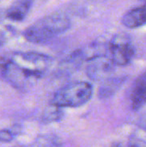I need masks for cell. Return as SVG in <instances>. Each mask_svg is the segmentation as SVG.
Returning <instances> with one entry per match:
<instances>
[{
    "label": "cell",
    "instance_id": "11",
    "mask_svg": "<svg viewBox=\"0 0 146 147\" xmlns=\"http://www.w3.org/2000/svg\"><path fill=\"white\" fill-rule=\"evenodd\" d=\"M111 147H126L125 145H123L122 143H120V142H115V143H114L113 145H112V146Z\"/></svg>",
    "mask_w": 146,
    "mask_h": 147
},
{
    "label": "cell",
    "instance_id": "6",
    "mask_svg": "<svg viewBox=\"0 0 146 147\" xmlns=\"http://www.w3.org/2000/svg\"><path fill=\"white\" fill-rule=\"evenodd\" d=\"M131 102L133 110H139L146 103V72L136 80L131 96Z\"/></svg>",
    "mask_w": 146,
    "mask_h": 147
},
{
    "label": "cell",
    "instance_id": "5",
    "mask_svg": "<svg viewBox=\"0 0 146 147\" xmlns=\"http://www.w3.org/2000/svg\"><path fill=\"white\" fill-rule=\"evenodd\" d=\"M121 22L128 28H137L146 24V3L126 13Z\"/></svg>",
    "mask_w": 146,
    "mask_h": 147
},
{
    "label": "cell",
    "instance_id": "10",
    "mask_svg": "<svg viewBox=\"0 0 146 147\" xmlns=\"http://www.w3.org/2000/svg\"><path fill=\"white\" fill-rule=\"evenodd\" d=\"M15 134L10 129H3L0 130V142L9 143L12 141L15 138Z\"/></svg>",
    "mask_w": 146,
    "mask_h": 147
},
{
    "label": "cell",
    "instance_id": "9",
    "mask_svg": "<svg viewBox=\"0 0 146 147\" xmlns=\"http://www.w3.org/2000/svg\"><path fill=\"white\" fill-rule=\"evenodd\" d=\"M62 116H63V112L61 110V108L51 104V107L44 112L42 121L46 123L54 122L61 120Z\"/></svg>",
    "mask_w": 146,
    "mask_h": 147
},
{
    "label": "cell",
    "instance_id": "8",
    "mask_svg": "<svg viewBox=\"0 0 146 147\" xmlns=\"http://www.w3.org/2000/svg\"><path fill=\"white\" fill-rule=\"evenodd\" d=\"M31 6V0H16L7 10V17L16 22L22 21Z\"/></svg>",
    "mask_w": 146,
    "mask_h": 147
},
{
    "label": "cell",
    "instance_id": "1",
    "mask_svg": "<svg viewBox=\"0 0 146 147\" xmlns=\"http://www.w3.org/2000/svg\"><path fill=\"white\" fill-rule=\"evenodd\" d=\"M51 58L37 53H16L3 62V77L14 86L23 87L42 77Z\"/></svg>",
    "mask_w": 146,
    "mask_h": 147
},
{
    "label": "cell",
    "instance_id": "4",
    "mask_svg": "<svg viewBox=\"0 0 146 147\" xmlns=\"http://www.w3.org/2000/svg\"><path fill=\"white\" fill-rule=\"evenodd\" d=\"M110 59L115 65L124 66L129 64L135 53L131 39L126 34L114 35L108 43Z\"/></svg>",
    "mask_w": 146,
    "mask_h": 147
},
{
    "label": "cell",
    "instance_id": "3",
    "mask_svg": "<svg viewBox=\"0 0 146 147\" xmlns=\"http://www.w3.org/2000/svg\"><path fill=\"white\" fill-rule=\"evenodd\" d=\"M93 86L84 81L66 84L52 96L51 104L59 108H77L87 103L92 97Z\"/></svg>",
    "mask_w": 146,
    "mask_h": 147
},
{
    "label": "cell",
    "instance_id": "7",
    "mask_svg": "<svg viewBox=\"0 0 146 147\" xmlns=\"http://www.w3.org/2000/svg\"><path fill=\"white\" fill-rule=\"evenodd\" d=\"M92 61V65L89 69V75L93 78H100L104 77L111 71L114 65H115L111 59H104V56L99 57Z\"/></svg>",
    "mask_w": 146,
    "mask_h": 147
},
{
    "label": "cell",
    "instance_id": "2",
    "mask_svg": "<svg viewBox=\"0 0 146 147\" xmlns=\"http://www.w3.org/2000/svg\"><path fill=\"white\" fill-rule=\"evenodd\" d=\"M70 26V20L65 16L52 14L38 20L29 26L24 32V36L31 42H45L64 33Z\"/></svg>",
    "mask_w": 146,
    "mask_h": 147
}]
</instances>
